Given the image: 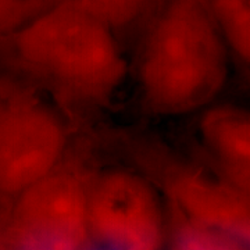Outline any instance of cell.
Instances as JSON below:
<instances>
[{
    "label": "cell",
    "instance_id": "12",
    "mask_svg": "<svg viewBox=\"0 0 250 250\" xmlns=\"http://www.w3.org/2000/svg\"><path fill=\"white\" fill-rule=\"evenodd\" d=\"M86 250H113V249H110V248L104 246V245H100V243H98V242L90 241L89 246H88V249Z\"/></svg>",
    "mask_w": 250,
    "mask_h": 250
},
{
    "label": "cell",
    "instance_id": "9",
    "mask_svg": "<svg viewBox=\"0 0 250 250\" xmlns=\"http://www.w3.org/2000/svg\"><path fill=\"white\" fill-rule=\"evenodd\" d=\"M117 35L143 31L170 0H74Z\"/></svg>",
    "mask_w": 250,
    "mask_h": 250
},
{
    "label": "cell",
    "instance_id": "10",
    "mask_svg": "<svg viewBox=\"0 0 250 250\" xmlns=\"http://www.w3.org/2000/svg\"><path fill=\"white\" fill-rule=\"evenodd\" d=\"M171 220L174 250H248L232 239L192 223L175 210Z\"/></svg>",
    "mask_w": 250,
    "mask_h": 250
},
{
    "label": "cell",
    "instance_id": "8",
    "mask_svg": "<svg viewBox=\"0 0 250 250\" xmlns=\"http://www.w3.org/2000/svg\"><path fill=\"white\" fill-rule=\"evenodd\" d=\"M229 57L250 81V0H210Z\"/></svg>",
    "mask_w": 250,
    "mask_h": 250
},
{
    "label": "cell",
    "instance_id": "4",
    "mask_svg": "<svg viewBox=\"0 0 250 250\" xmlns=\"http://www.w3.org/2000/svg\"><path fill=\"white\" fill-rule=\"evenodd\" d=\"M89 181L64 163L4 203L0 250H86L90 243Z\"/></svg>",
    "mask_w": 250,
    "mask_h": 250
},
{
    "label": "cell",
    "instance_id": "6",
    "mask_svg": "<svg viewBox=\"0 0 250 250\" xmlns=\"http://www.w3.org/2000/svg\"><path fill=\"white\" fill-rule=\"evenodd\" d=\"M163 187L172 210L192 223L250 250V197L220 175L161 163Z\"/></svg>",
    "mask_w": 250,
    "mask_h": 250
},
{
    "label": "cell",
    "instance_id": "11",
    "mask_svg": "<svg viewBox=\"0 0 250 250\" xmlns=\"http://www.w3.org/2000/svg\"><path fill=\"white\" fill-rule=\"evenodd\" d=\"M62 0H0V41L18 34Z\"/></svg>",
    "mask_w": 250,
    "mask_h": 250
},
{
    "label": "cell",
    "instance_id": "5",
    "mask_svg": "<svg viewBox=\"0 0 250 250\" xmlns=\"http://www.w3.org/2000/svg\"><path fill=\"white\" fill-rule=\"evenodd\" d=\"M90 241L113 250H161L164 217L153 187L131 171L114 170L89 181Z\"/></svg>",
    "mask_w": 250,
    "mask_h": 250
},
{
    "label": "cell",
    "instance_id": "1",
    "mask_svg": "<svg viewBox=\"0 0 250 250\" xmlns=\"http://www.w3.org/2000/svg\"><path fill=\"white\" fill-rule=\"evenodd\" d=\"M0 56L16 75L82 110L107 104L126 74L116 32L74 0L0 41Z\"/></svg>",
    "mask_w": 250,
    "mask_h": 250
},
{
    "label": "cell",
    "instance_id": "3",
    "mask_svg": "<svg viewBox=\"0 0 250 250\" xmlns=\"http://www.w3.org/2000/svg\"><path fill=\"white\" fill-rule=\"evenodd\" d=\"M68 128L24 78L0 75V202L7 203L60 168Z\"/></svg>",
    "mask_w": 250,
    "mask_h": 250
},
{
    "label": "cell",
    "instance_id": "7",
    "mask_svg": "<svg viewBox=\"0 0 250 250\" xmlns=\"http://www.w3.org/2000/svg\"><path fill=\"white\" fill-rule=\"evenodd\" d=\"M199 135L218 175L250 197V111L231 106L208 108Z\"/></svg>",
    "mask_w": 250,
    "mask_h": 250
},
{
    "label": "cell",
    "instance_id": "2",
    "mask_svg": "<svg viewBox=\"0 0 250 250\" xmlns=\"http://www.w3.org/2000/svg\"><path fill=\"white\" fill-rule=\"evenodd\" d=\"M142 32L136 88L143 107L179 117L211 104L225 86L229 54L210 0H170Z\"/></svg>",
    "mask_w": 250,
    "mask_h": 250
}]
</instances>
